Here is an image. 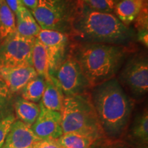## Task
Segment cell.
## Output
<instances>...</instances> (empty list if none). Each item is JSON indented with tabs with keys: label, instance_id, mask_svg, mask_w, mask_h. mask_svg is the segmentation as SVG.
I'll use <instances>...</instances> for the list:
<instances>
[{
	"label": "cell",
	"instance_id": "cell-1",
	"mask_svg": "<svg viewBox=\"0 0 148 148\" xmlns=\"http://www.w3.org/2000/svg\"><path fill=\"white\" fill-rule=\"evenodd\" d=\"M69 36L79 43L106 44L127 47L134 40L136 34L114 14L93 10L82 2L72 21Z\"/></svg>",
	"mask_w": 148,
	"mask_h": 148
},
{
	"label": "cell",
	"instance_id": "cell-2",
	"mask_svg": "<svg viewBox=\"0 0 148 148\" xmlns=\"http://www.w3.org/2000/svg\"><path fill=\"white\" fill-rule=\"evenodd\" d=\"M90 90V99L104 136L110 140H121L132 114V100L115 77Z\"/></svg>",
	"mask_w": 148,
	"mask_h": 148
},
{
	"label": "cell",
	"instance_id": "cell-3",
	"mask_svg": "<svg viewBox=\"0 0 148 148\" xmlns=\"http://www.w3.org/2000/svg\"><path fill=\"white\" fill-rule=\"evenodd\" d=\"M123 46L98 43H78L70 53L78 62L93 88L114 78L124 62L126 49Z\"/></svg>",
	"mask_w": 148,
	"mask_h": 148
},
{
	"label": "cell",
	"instance_id": "cell-4",
	"mask_svg": "<svg viewBox=\"0 0 148 148\" xmlns=\"http://www.w3.org/2000/svg\"><path fill=\"white\" fill-rule=\"evenodd\" d=\"M60 113L63 134L77 133L94 140L106 138L92 105L90 92L64 96Z\"/></svg>",
	"mask_w": 148,
	"mask_h": 148
},
{
	"label": "cell",
	"instance_id": "cell-5",
	"mask_svg": "<svg viewBox=\"0 0 148 148\" xmlns=\"http://www.w3.org/2000/svg\"><path fill=\"white\" fill-rule=\"evenodd\" d=\"M82 3L71 0H38L36 8L31 12L42 29L58 31L69 36L72 21Z\"/></svg>",
	"mask_w": 148,
	"mask_h": 148
},
{
	"label": "cell",
	"instance_id": "cell-6",
	"mask_svg": "<svg viewBox=\"0 0 148 148\" xmlns=\"http://www.w3.org/2000/svg\"><path fill=\"white\" fill-rule=\"evenodd\" d=\"M36 38H27L14 32L0 45V68L32 66V50Z\"/></svg>",
	"mask_w": 148,
	"mask_h": 148
},
{
	"label": "cell",
	"instance_id": "cell-7",
	"mask_svg": "<svg viewBox=\"0 0 148 148\" xmlns=\"http://www.w3.org/2000/svg\"><path fill=\"white\" fill-rule=\"evenodd\" d=\"M51 76L57 80L64 96L88 93L92 88L79 63L70 53Z\"/></svg>",
	"mask_w": 148,
	"mask_h": 148
},
{
	"label": "cell",
	"instance_id": "cell-8",
	"mask_svg": "<svg viewBox=\"0 0 148 148\" xmlns=\"http://www.w3.org/2000/svg\"><path fill=\"white\" fill-rule=\"evenodd\" d=\"M119 79L136 97L145 95L148 90L147 57L137 55L127 61L120 73Z\"/></svg>",
	"mask_w": 148,
	"mask_h": 148
},
{
	"label": "cell",
	"instance_id": "cell-9",
	"mask_svg": "<svg viewBox=\"0 0 148 148\" xmlns=\"http://www.w3.org/2000/svg\"><path fill=\"white\" fill-rule=\"evenodd\" d=\"M47 51L49 59V75H53L66 56L69 36L51 29H42L36 37Z\"/></svg>",
	"mask_w": 148,
	"mask_h": 148
},
{
	"label": "cell",
	"instance_id": "cell-10",
	"mask_svg": "<svg viewBox=\"0 0 148 148\" xmlns=\"http://www.w3.org/2000/svg\"><path fill=\"white\" fill-rule=\"evenodd\" d=\"M40 113L31 126L33 132L40 140L58 139L63 134L61 125V113L48 110L39 103Z\"/></svg>",
	"mask_w": 148,
	"mask_h": 148
},
{
	"label": "cell",
	"instance_id": "cell-11",
	"mask_svg": "<svg viewBox=\"0 0 148 148\" xmlns=\"http://www.w3.org/2000/svg\"><path fill=\"white\" fill-rule=\"evenodd\" d=\"M39 140L30 126L15 120L11 125L1 148H33Z\"/></svg>",
	"mask_w": 148,
	"mask_h": 148
},
{
	"label": "cell",
	"instance_id": "cell-12",
	"mask_svg": "<svg viewBox=\"0 0 148 148\" xmlns=\"http://www.w3.org/2000/svg\"><path fill=\"white\" fill-rule=\"evenodd\" d=\"M36 75V72L32 66L0 68V76L4 80L10 93L21 91Z\"/></svg>",
	"mask_w": 148,
	"mask_h": 148
},
{
	"label": "cell",
	"instance_id": "cell-13",
	"mask_svg": "<svg viewBox=\"0 0 148 148\" xmlns=\"http://www.w3.org/2000/svg\"><path fill=\"white\" fill-rule=\"evenodd\" d=\"M64 95L60 85L53 76L50 75L45 80V88L40 103L48 110L60 112Z\"/></svg>",
	"mask_w": 148,
	"mask_h": 148
},
{
	"label": "cell",
	"instance_id": "cell-14",
	"mask_svg": "<svg viewBox=\"0 0 148 148\" xmlns=\"http://www.w3.org/2000/svg\"><path fill=\"white\" fill-rule=\"evenodd\" d=\"M128 139L136 148H147L148 145V114L143 110L133 122L128 134Z\"/></svg>",
	"mask_w": 148,
	"mask_h": 148
},
{
	"label": "cell",
	"instance_id": "cell-15",
	"mask_svg": "<svg viewBox=\"0 0 148 148\" xmlns=\"http://www.w3.org/2000/svg\"><path fill=\"white\" fill-rule=\"evenodd\" d=\"M145 4H147V3H145L143 0H121L115 3L114 15L122 23L129 27Z\"/></svg>",
	"mask_w": 148,
	"mask_h": 148
},
{
	"label": "cell",
	"instance_id": "cell-16",
	"mask_svg": "<svg viewBox=\"0 0 148 148\" xmlns=\"http://www.w3.org/2000/svg\"><path fill=\"white\" fill-rule=\"evenodd\" d=\"M16 32L22 36L36 38L41 28L37 23L30 10L22 7L16 14Z\"/></svg>",
	"mask_w": 148,
	"mask_h": 148
},
{
	"label": "cell",
	"instance_id": "cell-17",
	"mask_svg": "<svg viewBox=\"0 0 148 148\" xmlns=\"http://www.w3.org/2000/svg\"><path fill=\"white\" fill-rule=\"evenodd\" d=\"M13 108L16 118L19 121L32 126L40 113V106L22 97L18 98L14 101Z\"/></svg>",
	"mask_w": 148,
	"mask_h": 148
},
{
	"label": "cell",
	"instance_id": "cell-18",
	"mask_svg": "<svg viewBox=\"0 0 148 148\" xmlns=\"http://www.w3.org/2000/svg\"><path fill=\"white\" fill-rule=\"evenodd\" d=\"M32 65L37 75L47 79L49 76V59L45 47L37 38L32 50Z\"/></svg>",
	"mask_w": 148,
	"mask_h": 148
},
{
	"label": "cell",
	"instance_id": "cell-19",
	"mask_svg": "<svg viewBox=\"0 0 148 148\" xmlns=\"http://www.w3.org/2000/svg\"><path fill=\"white\" fill-rule=\"evenodd\" d=\"M16 31V18L5 0H0V39L3 40Z\"/></svg>",
	"mask_w": 148,
	"mask_h": 148
},
{
	"label": "cell",
	"instance_id": "cell-20",
	"mask_svg": "<svg viewBox=\"0 0 148 148\" xmlns=\"http://www.w3.org/2000/svg\"><path fill=\"white\" fill-rule=\"evenodd\" d=\"M45 88V79L40 75L31 79L21 90V95L25 100L34 103L39 102Z\"/></svg>",
	"mask_w": 148,
	"mask_h": 148
},
{
	"label": "cell",
	"instance_id": "cell-21",
	"mask_svg": "<svg viewBox=\"0 0 148 148\" xmlns=\"http://www.w3.org/2000/svg\"><path fill=\"white\" fill-rule=\"evenodd\" d=\"M62 148H90L95 140L77 133H64L58 139Z\"/></svg>",
	"mask_w": 148,
	"mask_h": 148
},
{
	"label": "cell",
	"instance_id": "cell-22",
	"mask_svg": "<svg viewBox=\"0 0 148 148\" xmlns=\"http://www.w3.org/2000/svg\"><path fill=\"white\" fill-rule=\"evenodd\" d=\"M82 2L92 10L107 13H112L115 5L114 0H82Z\"/></svg>",
	"mask_w": 148,
	"mask_h": 148
},
{
	"label": "cell",
	"instance_id": "cell-23",
	"mask_svg": "<svg viewBox=\"0 0 148 148\" xmlns=\"http://www.w3.org/2000/svg\"><path fill=\"white\" fill-rule=\"evenodd\" d=\"M15 120L16 118L14 114H11L4 119L0 120V148L2 147L11 125Z\"/></svg>",
	"mask_w": 148,
	"mask_h": 148
},
{
	"label": "cell",
	"instance_id": "cell-24",
	"mask_svg": "<svg viewBox=\"0 0 148 148\" xmlns=\"http://www.w3.org/2000/svg\"><path fill=\"white\" fill-rule=\"evenodd\" d=\"M147 4L143 5L141 10L134 20V26L138 31L148 29Z\"/></svg>",
	"mask_w": 148,
	"mask_h": 148
},
{
	"label": "cell",
	"instance_id": "cell-25",
	"mask_svg": "<svg viewBox=\"0 0 148 148\" xmlns=\"http://www.w3.org/2000/svg\"><path fill=\"white\" fill-rule=\"evenodd\" d=\"M123 141L121 140H110L106 138L95 140L90 148H122Z\"/></svg>",
	"mask_w": 148,
	"mask_h": 148
},
{
	"label": "cell",
	"instance_id": "cell-26",
	"mask_svg": "<svg viewBox=\"0 0 148 148\" xmlns=\"http://www.w3.org/2000/svg\"><path fill=\"white\" fill-rule=\"evenodd\" d=\"M12 109L10 96L8 97H0V120L13 114Z\"/></svg>",
	"mask_w": 148,
	"mask_h": 148
},
{
	"label": "cell",
	"instance_id": "cell-27",
	"mask_svg": "<svg viewBox=\"0 0 148 148\" xmlns=\"http://www.w3.org/2000/svg\"><path fill=\"white\" fill-rule=\"evenodd\" d=\"M33 148H62L59 144L58 139L40 140Z\"/></svg>",
	"mask_w": 148,
	"mask_h": 148
},
{
	"label": "cell",
	"instance_id": "cell-28",
	"mask_svg": "<svg viewBox=\"0 0 148 148\" xmlns=\"http://www.w3.org/2000/svg\"><path fill=\"white\" fill-rule=\"evenodd\" d=\"M5 1L9 8L14 12L15 15L18 13L20 9L24 6L21 0H5Z\"/></svg>",
	"mask_w": 148,
	"mask_h": 148
},
{
	"label": "cell",
	"instance_id": "cell-29",
	"mask_svg": "<svg viewBox=\"0 0 148 148\" xmlns=\"http://www.w3.org/2000/svg\"><path fill=\"white\" fill-rule=\"evenodd\" d=\"M136 38L140 43H142L145 47L148 46V29L138 31L136 34Z\"/></svg>",
	"mask_w": 148,
	"mask_h": 148
},
{
	"label": "cell",
	"instance_id": "cell-30",
	"mask_svg": "<svg viewBox=\"0 0 148 148\" xmlns=\"http://www.w3.org/2000/svg\"><path fill=\"white\" fill-rule=\"evenodd\" d=\"M10 92L4 80L0 76V97H8L10 96Z\"/></svg>",
	"mask_w": 148,
	"mask_h": 148
},
{
	"label": "cell",
	"instance_id": "cell-31",
	"mask_svg": "<svg viewBox=\"0 0 148 148\" xmlns=\"http://www.w3.org/2000/svg\"><path fill=\"white\" fill-rule=\"evenodd\" d=\"M22 3L25 8L29 10L33 11L38 5V0H21Z\"/></svg>",
	"mask_w": 148,
	"mask_h": 148
},
{
	"label": "cell",
	"instance_id": "cell-32",
	"mask_svg": "<svg viewBox=\"0 0 148 148\" xmlns=\"http://www.w3.org/2000/svg\"><path fill=\"white\" fill-rule=\"evenodd\" d=\"M122 148H133L131 147V146H130L128 144H127L126 143H125V142H123V146H122Z\"/></svg>",
	"mask_w": 148,
	"mask_h": 148
},
{
	"label": "cell",
	"instance_id": "cell-33",
	"mask_svg": "<svg viewBox=\"0 0 148 148\" xmlns=\"http://www.w3.org/2000/svg\"><path fill=\"white\" fill-rule=\"evenodd\" d=\"M143 1H145V3H147V0H143Z\"/></svg>",
	"mask_w": 148,
	"mask_h": 148
}]
</instances>
